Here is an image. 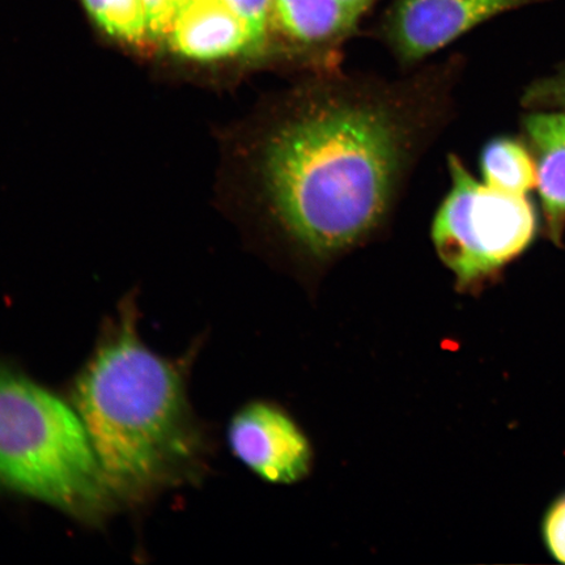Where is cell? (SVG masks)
<instances>
[{
    "mask_svg": "<svg viewBox=\"0 0 565 565\" xmlns=\"http://www.w3.org/2000/svg\"><path fill=\"white\" fill-rule=\"evenodd\" d=\"M450 74H317L275 94L239 132L245 207L263 242L322 270L384 227L444 122Z\"/></svg>",
    "mask_w": 565,
    "mask_h": 565,
    "instance_id": "obj_1",
    "label": "cell"
},
{
    "mask_svg": "<svg viewBox=\"0 0 565 565\" xmlns=\"http://www.w3.org/2000/svg\"><path fill=\"white\" fill-rule=\"evenodd\" d=\"M189 366V358L148 348L136 303L125 302L76 374L70 402L117 504L145 505L206 471L210 443L190 405Z\"/></svg>",
    "mask_w": 565,
    "mask_h": 565,
    "instance_id": "obj_2",
    "label": "cell"
},
{
    "mask_svg": "<svg viewBox=\"0 0 565 565\" xmlns=\"http://www.w3.org/2000/svg\"><path fill=\"white\" fill-rule=\"evenodd\" d=\"M0 491L40 501L88 525L103 524L118 505L71 402L4 363Z\"/></svg>",
    "mask_w": 565,
    "mask_h": 565,
    "instance_id": "obj_3",
    "label": "cell"
},
{
    "mask_svg": "<svg viewBox=\"0 0 565 565\" xmlns=\"http://www.w3.org/2000/svg\"><path fill=\"white\" fill-rule=\"evenodd\" d=\"M451 185L434 217L430 237L437 256L459 289L482 285L532 243L536 221L526 196L493 189L449 157Z\"/></svg>",
    "mask_w": 565,
    "mask_h": 565,
    "instance_id": "obj_4",
    "label": "cell"
},
{
    "mask_svg": "<svg viewBox=\"0 0 565 565\" xmlns=\"http://www.w3.org/2000/svg\"><path fill=\"white\" fill-rule=\"evenodd\" d=\"M547 0H395L385 21L387 45L412 67L500 13Z\"/></svg>",
    "mask_w": 565,
    "mask_h": 565,
    "instance_id": "obj_5",
    "label": "cell"
},
{
    "mask_svg": "<svg viewBox=\"0 0 565 565\" xmlns=\"http://www.w3.org/2000/svg\"><path fill=\"white\" fill-rule=\"evenodd\" d=\"M232 454L257 477L271 484H295L313 466V448L285 408L253 401L233 415L228 427Z\"/></svg>",
    "mask_w": 565,
    "mask_h": 565,
    "instance_id": "obj_6",
    "label": "cell"
},
{
    "mask_svg": "<svg viewBox=\"0 0 565 565\" xmlns=\"http://www.w3.org/2000/svg\"><path fill=\"white\" fill-rule=\"evenodd\" d=\"M358 21L337 0H273L277 58L320 56L343 40Z\"/></svg>",
    "mask_w": 565,
    "mask_h": 565,
    "instance_id": "obj_7",
    "label": "cell"
},
{
    "mask_svg": "<svg viewBox=\"0 0 565 565\" xmlns=\"http://www.w3.org/2000/svg\"><path fill=\"white\" fill-rule=\"evenodd\" d=\"M536 153L540 194L551 236L559 242L565 223V113L536 111L525 119Z\"/></svg>",
    "mask_w": 565,
    "mask_h": 565,
    "instance_id": "obj_8",
    "label": "cell"
},
{
    "mask_svg": "<svg viewBox=\"0 0 565 565\" xmlns=\"http://www.w3.org/2000/svg\"><path fill=\"white\" fill-rule=\"evenodd\" d=\"M480 171L483 182L499 192L526 196L539 186L536 162L526 148L513 139L491 140L480 157Z\"/></svg>",
    "mask_w": 565,
    "mask_h": 565,
    "instance_id": "obj_9",
    "label": "cell"
},
{
    "mask_svg": "<svg viewBox=\"0 0 565 565\" xmlns=\"http://www.w3.org/2000/svg\"><path fill=\"white\" fill-rule=\"evenodd\" d=\"M86 10L106 34L145 52L147 12L143 0H83Z\"/></svg>",
    "mask_w": 565,
    "mask_h": 565,
    "instance_id": "obj_10",
    "label": "cell"
},
{
    "mask_svg": "<svg viewBox=\"0 0 565 565\" xmlns=\"http://www.w3.org/2000/svg\"><path fill=\"white\" fill-rule=\"evenodd\" d=\"M522 103L536 111L565 113V65L556 74L533 83Z\"/></svg>",
    "mask_w": 565,
    "mask_h": 565,
    "instance_id": "obj_11",
    "label": "cell"
},
{
    "mask_svg": "<svg viewBox=\"0 0 565 565\" xmlns=\"http://www.w3.org/2000/svg\"><path fill=\"white\" fill-rule=\"evenodd\" d=\"M542 535L548 554L565 564V493L550 505L543 518Z\"/></svg>",
    "mask_w": 565,
    "mask_h": 565,
    "instance_id": "obj_12",
    "label": "cell"
},
{
    "mask_svg": "<svg viewBox=\"0 0 565 565\" xmlns=\"http://www.w3.org/2000/svg\"><path fill=\"white\" fill-rule=\"evenodd\" d=\"M345 11H349L353 18L360 20L365 11H369L374 0H337Z\"/></svg>",
    "mask_w": 565,
    "mask_h": 565,
    "instance_id": "obj_13",
    "label": "cell"
}]
</instances>
